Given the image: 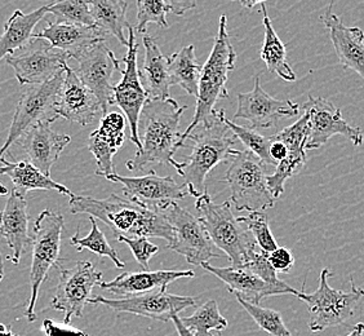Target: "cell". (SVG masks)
<instances>
[{"label":"cell","instance_id":"6da1fadb","mask_svg":"<svg viewBox=\"0 0 364 336\" xmlns=\"http://www.w3.org/2000/svg\"><path fill=\"white\" fill-rule=\"evenodd\" d=\"M186 106L173 98L147 100L139 118L140 147L132 159L127 161L129 171H141L150 163L172 166L182 176V163L173 155L180 147V120Z\"/></svg>","mask_w":364,"mask_h":336},{"label":"cell","instance_id":"7a4b0ae2","mask_svg":"<svg viewBox=\"0 0 364 336\" xmlns=\"http://www.w3.org/2000/svg\"><path fill=\"white\" fill-rule=\"evenodd\" d=\"M69 209L74 215H88L112 228L115 237H156L171 245L175 231L159 211L134 204L124 196L112 194L105 199L93 196H70Z\"/></svg>","mask_w":364,"mask_h":336},{"label":"cell","instance_id":"3957f363","mask_svg":"<svg viewBox=\"0 0 364 336\" xmlns=\"http://www.w3.org/2000/svg\"><path fill=\"white\" fill-rule=\"evenodd\" d=\"M224 109L213 110L208 122L196 127L186 140L191 147L189 161L182 163V176L188 193L199 198L205 193V179L213 168L231 159L238 152L237 136L225 122ZM185 140V141H186Z\"/></svg>","mask_w":364,"mask_h":336},{"label":"cell","instance_id":"277c9868","mask_svg":"<svg viewBox=\"0 0 364 336\" xmlns=\"http://www.w3.org/2000/svg\"><path fill=\"white\" fill-rule=\"evenodd\" d=\"M235 60L237 53L232 48L230 36L228 33V17L223 14L220 17L215 46L212 48L208 60L202 68L196 112L186 131L182 132L180 147H186L185 140L190 132L199 125L208 122L218 101L229 96L226 85L229 74L235 68Z\"/></svg>","mask_w":364,"mask_h":336},{"label":"cell","instance_id":"5b68a950","mask_svg":"<svg viewBox=\"0 0 364 336\" xmlns=\"http://www.w3.org/2000/svg\"><path fill=\"white\" fill-rule=\"evenodd\" d=\"M196 209L204 231L216 248L226 253L231 266H245L248 253L256 247V243L250 238V231L245 225L234 216L230 202L216 204L205 191L203 196L196 198Z\"/></svg>","mask_w":364,"mask_h":336},{"label":"cell","instance_id":"8992f818","mask_svg":"<svg viewBox=\"0 0 364 336\" xmlns=\"http://www.w3.org/2000/svg\"><path fill=\"white\" fill-rule=\"evenodd\" d=\"M65 229V220L63 215L53 211L44 210L36 219L33 233V258H31V269H30V299L25 317L28 322L36 321V305L39 296V290L43 282L47 280L49 271L53 266H61L60 250L61 239Z\"/></svg>","mask_w":364,"mask_h":336},{"label":"cell","instance_id":"52a82bcc","mask_svg":"<svg viewBox=\"0 0 364 336\" xmlns=\"http://www.w3.org/2000/svg\"><path fill=\"white\" fill-rule=\"evenodd\" d=\"M329 277H332L331 269L324 268L316 291L313 294L301 291L299 295V299L308 305L309 329L313 332L343 325L354 315L358 304L363 299L364 288L357 286L353 277H350V291L331 288Z\"/></svg>","mask_w":364,"mask_h":336},{"label":"cell","instance_id":"ba28073f","mask_svg":"<svg viewBox=\"0 0 364 336\" xmlns=\"http://www.w3.org/2000/svg\"><path fill=\"white\" fill-rule=\"evenodd\" d=\"M225 182L229 185L235 210L262 212L273 207L275 199L267 187L264 163L251 152L235 153L225 174Z\"/></svg>","mask_w":364,"mask_h":336},{"label":"cell","instance_id":"9c48e42d","mask_svg":"<svg viewBox=\"0 0 364 336\" xmlns=\"http://www.w3.org/2000/svg\"><path fill=\"white\" fill-rule=\"evenodd\" d=\"M63 78L65 71L47 83L23 87L8 131L7 140L0 147V157H3L14 144L21 140L23 135L33 127L43 123L50 125L60 118L56 112V104Z\"/></svg>","mask_w":364,"mask_h":336},{"label":"cell","instance_id":"30bf717a","mask_svg":"<svg viewBox=\"0 0 364 336\" xmlns=\"http://www.w3.org/2000/svg\"><path fill=\"white\" fill-rule=\"evenodd\" d=\"M58 269L60 280L50 305L63 312L65 325H70L73 317H83L85 304L92 298V290L104 282L102 273L88 260L77 261L70 269L61 266Z\"/></svg>","mask_w":364,"mask_h":336},{"label":"cell","instance_id":"8fae6325","mask_svg":"<svg viewBox=\"0 0 364 336\" xmlns=\"http://www.w3.org/2000/svg\"><path fill=\"white\" fill-rule=\"evenodd\" d=\"M163 215L175 231L173 242L166 248L180 253L189 264L198 266L208 263L212 258L221 256L215 251L216 246L204 231L199 219L193 216L189 211L172 204L167 210L163 211Z\"/></svg>","mask_w":364,"mask_h":336},{"label":"cell","instance_id":"7c38bea8","mask_svg":"<svg viewBox=\"0 0 364 336\" xmlns=\"http://www.w3.org/2000/svg\"><path fill=\"white\" fill-rule=\"evenodd\" d=\"M106 179L115 184H122L123 196L131 202L159 212L167 210L171 204H176V201L189 194L186 187L177 184L172 176H159L154 169L139 177L114 174Z\"/></svg>","mask_w":364,"mask_h":336},{"label":"cell","instance_id":"4fadbf2b","mask_svg":"<svg viewBox=\"0 0 364 336\" xmlns=\"http://www.w3.org/2000/svg\"><path fill=\"white\" fill-rule=\"evenodd\" d=\"M70 57L58 49L52 48L48 42L33 39L18 56L6 57V63L14 68L21 85L47 83L68 68Z\"/></svg>","mask_w":364,"mask_h":336},{"label":"cell","instance_id":"5bb4252c","mask_svg":"<svg viewBox=\"0 0 364 336\" xmlns=\"http://www.w3.org/2000/svg\"><path fill=\"white\" fill-rule=\"evenodd\" d=\"M77 61V74L88 90L97 98L101 112L107 114L114 101L112 77L120 70L119 60L114 55L105 42L97 43L75 57Z\"/></svg>","mask_w":364,"mask_h":336},{"label":"cell","instance_id":"9a60e30c","mask_svg":"<svg viewBox=\"0 0 364 336\" xmlns=\"http://www.w3.org/2000/svg\"><path fill=\"white\" fill-rule=\"evenodd\" d=\"M128 31H129V39H128V47H127L128 52L124 57L126 69L122 71V79L119 83L114 85L112 106H118L122 109L126 120L129 123V130H131L129 139L134 145L140 147L139 118H140L142 107L149 100V96L141 83L140 70L137 66L139 44L136 42L134 28Z\"/></svg>","mask_w":364,"mask_h":336},{"label":"cell","instance_id":"2e32d148","mask_svg":"<svg viewBox=\"0 0 364 336\" xmlns=\"http://www.w3.org/2000/svg\"><path fill=\"white\" fill-rule=\"evenodd\" d=\"M90 304L105 305L119 313L146 317L155 321L168 322L175 315L190 307H196V298L168 294L167 291H158L151 294L139 295L131 298L107 299L104 296H93Z\"/></svg>","mask_w":364,"mask_h":336},{"label":"cell","instance_id":"e0dca14e","mask_svg":"<svg viewBox=\"0 0 364 336\" xmlns=\"http://www.w3.org/2000/svg\"><path fill=\"white\" fill-rule=\"evenodd\" d=\"M304 110L309 114L306 150H314L326 145L333 136H343L349 139L354 147H360L363 144L362 130L343 120L341 110L328 100L309 96Z\"/></svg>","mask_w":364,"mask_h":336},{"label":"cell","instance_id":"ac0fdd59","mask_svg":"<svg viewBox=\"0 0 364 336\" xmlns=\"http://www.w3.org/2000/svg\"><path fill=\"white\" fill-rule=\"evenodd\" d=\"M300 112V106L291 100H277L262 90L259 77L255 79L251 92L239 93L238 109L234 120H245L251 128H272L279 120L294 118Z\"/></svg>","mask_w":364,"mask_h":336},{"label":"cell","instance_id":"d6986e66","mask_svg":"<svg viewBox=\"0 0 364 336\" xmlns=\"http://www.w3.org/2000/svg\"><path fill=\"white\" fill-rule=\"evenodd\" d=\"M204 271L216 275L218 278L226 283L228 290L237 298H242L243 300L248 301L255 305H259L262 299L269 296H278V295H294L299 298L301 291L291 288L286 282L279 285L269 283L267 280H261L259 275L250 272L243 266H228V268H218L210 266V263L202 264Z\"/></svg>","mask_w":364,"mask_h":336},{"label":"cell","instance_id":"ffe728a7","mask_svg":"<svg viewBox=\"0 0 364 336\" xmlns=\"http://www.w3.org/2000/svg\"><path fill=\"white\" fill-rule=\"evenodd\" d=\"M56 112L60 118L88 126L96 120L101 105L95 93L85 87L77 77V71L68 65L65 69L63 87L57 100Z\"/></svg>","mask_w":364,"mask_h":336},{"label":"cell","instance_id":"44dd1931","mask_svg":"<svg viewBox=\"0 0 364 336\" xmlns=\"http://www.w3.org/2000/svg\"><path fill=\"white\" fill-rule=\"evenodd\" d=\"M126 117L118 112H107L102 117L96 131L88 139V149L96 163V175L107 176L117 174L112 158L126 141Z\"/></svg>","mask_w":364,"mask_h":336},{"label":"cell","instance_id":"7402d4cb","mask_svg":"<svg viewBox=\"0 0 364 336\" xmlns=\"http://www.w3.org/2000/svg\"><path fill=\"white\" fill-rule=\"evenodd\" d=\"M333 4L322 17L324 26L328 28L329 38L333 44L337 58L343 69L355 71L364 79V33L360 28L346 26L337 14L332 12Z\"/></svg>","mask_w":364,"mask_h":336},{"label":"cell","instance_id":"603a6c76","mask_svg":"<svg viewBox=\"0 0 364 336\" xmlns=\"http://www.w3.org/2000/svg\"><path fill=\"white\" fill-rule=\"evenodd\" d=\"M193 271H142L126 272L109 282H102L100 288L122 298L167 291L169 283L181 278H193Z\"/></svg>","mask_w":364,"mask_h":336},{"label":"cell","instance_id":"cb8c5ba5","mask_svg":"<svg viewBox=\"0 0 364 336\" xmlns=\"http://www.w3.org/2000/svg\"><path fill=\"white\" fill-rule=\"evenodd\" d=\"M28 202L23 196L11 191L4 209L0 211V236L6 239L8 247L12 250V255L7 259L18 264L22 253H26L33 243V238L28 234Z\"/></svg>","mask_w":364,"mask_h":336},{"label":"cell","instance_id":"d4e9b609","mask_svg":"<svg viewBox=\"0 0 364 336\" xmlns=\"http://www.w3.org/2000/svg\"><path fill=\"white\" fill-rule=\"evenodd\" d=\"M70 142L69 135L55 132L48 123L33 127L18 141L28 155V162L48 177L63 149Z\"/></svg>","mask_w":364,"mask_h":336},{"label":"cell","instance_id":"484cf974","mask_svg":"<svg viewBox=\"0 0 364 336\" xmlns=\"http://www.w3.org/2000/svg\"><path fill=\"white\" fill-rule=\"evenodd\" d=\"M33 39L46 41L52 48L61 51L70 58H75L92 46L106 42L107 36L96 26L48 22L39 33H34Z\"/></svg>","mask_w":364,"mask_h":336},{"label":"cell","instance_id":"4316f807","mask_svg":"<svg viewBox=\"0 0 364 336\" xmlns=\"http://www.w3.org/2000/svg\"><path fill=\"white\" fill-rule=\"evenodd\" d=\"M145 61L140 70L141 83L146 91L149 100H167L169 96L171 77H169L168 56L161 53L154 38L145 36Z\"/></svg>","mask_w":364,"mask_h":336},{"label":"cell","instance_id":"83f0119b","mask_svg":"<svg viewBox=\"0 0 364 336\" xmlns=\"http://www.w3.org/2000/svg\"><path fill=\"white\" fill-rule=\"evenodd\" d=\"M0 175L8 176L14 184L12 191L23 196L31 190H56L65 196H73L70 190L60 182L44 175L28 161L8 162L0 157Z\"/></svg>","mask_w":364,"mask_h":336},{"label":"cell","instance_id":"f1b7e54d","mask_svg":"<svg viewBox=\"0 0 364 336\" xmlns=\"http://www.w3.org/2000/svg\"><path fill=\"white\" fill-rule=\"evenodd\" d=\"M49 6L50 3L28 14L20 9L14 11L4 23V31L0 36V61L7 56H12L16 51L25 48L33 41L34 28L48 14Z\"/></svg>","mask_w":364,"mask_h":336},{"label":"cell","instance_id":"f546056e","mask_svg":"<svg viewBox=\"0 0 364 336\" xmlns=\"http://www.w3.org/2000/svg\"><path fill=\"white\" fill-rule=\"evenodd\" d=\"M96 28L106 36H115L122 46L128 47L124 30H131L132 25L127 21L128 3L124 0H96L88 1Z\"/></svg>","mask_w":364,"mask_h":336},{"label":"cell","instance_id":"4dcf8cb0","mask_svg":"<svg viewBox=\"0 0 364 336\" xmlns=\"http://www.w3.org/2000/svg\"><path fill=\"white\" fill-rule=\"evenodd\" d=\"M168 66L171 84L178 85L190 96L198 98L203 66L196 60V47L193 44L186 46L168 56Z\"/></svg>","mask_w":364,"mask_h":336},{"label":"cell","instance_id":"1f68e13d","mask_svg":"<svg viewBox=\"0 0 364 336\" xmlns=\"http://www.w3.org/2000/svg\"><path fill=\"white\" fill-rule=\"evenodd\" d=\"M259 8H261V14L264 16V28H265V39L261 48V58L270 73H275L286 82H294L296 74L288 63L287 51L274 30L272 21L267 16L265 3H261Z\"/></svg>","mask_w":364,"mask_h":336},{"label":"cell","instance_id":"d6a6232c","mask_svg":"<svg viewBox=\"0 0 364 336\" xmlns=\"http://www.w3.org/2000/svg\"><path fill=\"white\" fill-rule=\"evenodd\" d=\"M196 1H155V0H139L137 1V31L145 33L149 23H156L161 28H168L167 14L182 16L185 12L196 7Z\"/></svg>","mask_w":364,"mask_h":336},{"label":"cell","instance_id":"836d02e7","mask_svg":"<svg viewBox=\"0 0 364 336\" xmlns=\"http://www.w3.org/2000/svg\"><path fill=\"white\" fill-rule=\"evenodd\" d=\"M185 327L196 336H213V331L218 334L228 327V320L221 315L216 300H208L189 317H182Z\"/></svg>","mask_w":364,"mask_h":336},{"label":"cell","instance_id":"e575fe53","mask_svg":"<svg viewBox=\"0 0 364 336\" xmlns=\"http://www.w3.org/2000/svg\"><path fill=\"white\" fill-rule=\"evenodd\" d=\"M90 223H91L92 226L90 234L85 236V237H80L79 231H77L70 238L71 245L74 246L79 252L88 250V251L97 253L100 256L109 258L117 268L123 269L126 266L124 261L120 260L118 252L115 251L110 243L107 242L104 231L98 228L96 220L93 217H90Z\"/></svg>","mask_w":364,"mask_h":336},{"label":"cell","instance_id":"d590c367","mask_svg":"<svg viewBox=\"0 0 364 336\" xmlns=\"http://www.w3.org/2000/svg\"><path fill=\"white\" fill-rule=\"evenodd\" d=\"M48 14H53L58 23L96 26L88 1H80V0L55 1V3H50Z\"/></svg>","mask_w":364,"mask_h":336},{"label":"cell","instance_id":"8d00e7d4","mask_svg":"<svg viewBox=\"0 0 364 336\" xmlns=\"http://www.w3.org/2000/svg\"><path fill=\"white\" fill-rule=\"evenodd\" d=\"M237 220L240 224L245 225L247 231L252 234L256 245L259 246L261 251L270 253L279 247L270 231L269 219L265 212H250L247 216L237 217Z\"/></svg>","mask_w":364,"mask_h":336},{"label":"cell","instance_id":"74e56055","mask_svg":"<svg viewBox=\"0 0 364 336\" xmlns=\"http://www.w3.org/2000/svg\"><path fill=\"white\" fill-rule=\"evenodd\" d=\"M237 300L247 310V313L252 317L253 321L259 325V329L267 331V334L272 336H294L283 322L279 312L255 305L243 300L242 298H237Z\"/></svg>","mask_w":364,"mask_h":336},{"label":"cell","instance_id":"f35d334b","mask_svg":"<svg viewBox=\"0 0 364 336\" xmlns=\"http://www.w3.org/2000/svg\"><path fill=\"white\" fill-rule=\"evenodd\" d=\"M225 122L228 126L230 127L231 131L237 136V139L243 142V145L247 147L248 152L256 155L264 164L274 166L273 161L270 158V153H269L270 137H265L264 135L255 131L252 128L238 126L228 118H225Z\"/></svg>","mask_w":364,"mask_h":336},{"label":"cell","instance_id":"ab89813d","mask_svg":"<svg viewBox=\"0 0 364 336\" xmlns=\"http://www.w3.org/2000/svg\"><path fill=\"white\" fill-rule=\"evenodd\" d=\"M243 268L248 269L250 272H252L256 275H259L261 280H267L269 283L279 285L283 282L278 278L273 266H270L267 252L256 251L253 248L252 251L248 253V258L245 260Z\"/></svg>","mask_w":364,"mask_h":336},{"label":"cell","instance_id":"60d3db41","mask_svg":"<svg viewBox=\"0 0 364 336\" xmlns=\"http://www.w3.org/2000/svg\"><path fill=\"white\" fill-rule=\"evenodd\" d=\"M117 241L129 246L134 259L144 268V271H149L150 260L159 251V247L151 243L146 237H118Z\"/></svg>","mask_w":364,"mask_h":336},{"label":"cell","instance_id":"b9f144b4","mask_svg":"<svg viewBox=\"0 0 364 336\" xmlns=\"http://www.w3.org/2000/svg\"><path fill=\"white\" fill-rule=\"evenodd\" d=\"M267 259L277 273H289L294 266V255L287 247H278L277 250L267 253Z\"/></svg>","mask_w":364,"mask_h":336},{"label":"cell","instance_id":"7bdbcfd3","mask_svg":"<svg viewBox=\"0 0 364 336\" xmlns=\"http://www.w3.org/2000/svg\"><path fill=\"white\" fill-rule=\"evenodd\" d=\"M42 330L46 336H90L82 330L71 327L70 325L56 323L52 320H44Z\"/></svg>","mask_w":364,"mask_h":336},{"label":"cell","instance_id":"ee69618b","mask_svg":"<svg viewBox=\"0 0 364 336\" xmlns=\"http://www.w3.org/2000/svg\"><path fill=\"white\" fill-rule=\"evenodd\" d=\"M270 158L273 161L274 166L277 167L280 162L284 161L288 157V149L282 141L274 139L273 136L270 137Z\"/></svg>","mask_w":364,"mask_h":336},{"label":"cell","instance_id":"f6af8a7d","mask_svg":"<svg viewBox=\"0 0 364 336\" xmlns=\"http://www.w3.org/2000/svg\"><path fill=\"white\" fill-rule=\"evenodd\" d=\"M173 325H175L176 330H177V334L178 336H196L191 331L186 329L185 327V325L182 323L181 317H178V315H175L172 320H171Z\"/></svg>","mask_w":364,"mask_h":336},{"label":"cell","instance_id":"bcb514c9","mask_svg":"<svg viewBox=\"0 0 364 336\" xmlns=\"http://www.w3.org/2000/svg\"><path fill=\"white\" fill-rule=\"evenodd\" d=\"M364 334V323L358 322L353 330L350 331V334H348L346 336H363Z\"/></svg>","mask_w":364,"mask_h":336},{"label":"cell","instance_id":"7dc6e473","mask_svg":"<svg viewBox=\"0 0 364 336\" xmlns=\"http://www.w3.org/2000/svg\"><path fill=\"white\" fill-rule=\"evenodd\" d=\"M0 336H18L14 334V331L11 327H8L6 325L0 323Z\"/></svg>","mask_w":364,"mask_h":336},{"label":"cell","instance_id":"c3c4849f","mask_svg":"<svg viewBox=\"0 0 364 336\" xmlns=\"http://www.w3.org/2000/svg\"><path fill=\"white\" fill-rule=\"evenodd\" d=\"M4 278V259L1 256V252H0V282Z\"/></svg>","mask_w":364,"mask_h":336},{"label":"cell","instance_id":"681fc988","mask_svg":"<svg viewBox=\"0 0 364 336\" xmlns=\"http://www.w3.org/2000/svg\"><path fill=\"white\" fill-rule=\"evenodd\" d=\"M8 190L7 188H4L1 184H0V196H7Z\"/></svg>","mask_w":364,"mask_h":336},{"label":"cell","instance_id":"f907efd6","mask_svg":"<svg viewBox=\"0 0 364 336\" xmlns=\"http://www.w3.org/2000/svg\"><path fill=\"white\" fill-rule=\"evenodd\" d=\"M218 336H223V335H221V332H220V334H218Z\"/></svg>","mask_w":364,"mask_h":336}]
</instances>
